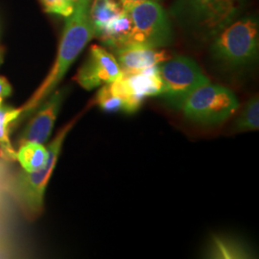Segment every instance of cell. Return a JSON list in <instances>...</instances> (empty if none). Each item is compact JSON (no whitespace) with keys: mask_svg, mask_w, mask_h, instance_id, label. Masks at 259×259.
Returning a JSON list of instances; mask_svg holds the SVG:
<instances>
[{"mask_svg":"<svg viewBox=\"0 0 259 259\" xmlns=\"http://www.w3.org/2000/svg\"><path fill=\"white\" fill-rule=\"evenodd\" d=\"M238 107V99L230 89L208 82L187 96L181 111L188 120L212 126L228 120Z\"/></svg>","mask_w":259,"mask_h":259,"instance_id":"obj_5","label":"cell"},{"mask_svg":"<svg viewBox=\"0 0 259 259\" xmlns=\"http://www.w3.org/2000/svg\"><path fill=\"white\" fill-rule=\"evenodd\" d=\"M121 0H92L89 10V17L97 37L103 29L116 19L123 11Z\"/></svg>","mask_w":259,"mask_h":259,"instance_id":"obj_15","label":"cell"},{"mask_svg":"<svg viewBox=\"0 0 259 259\" xmlns=\"http://www.w3.org/2000/svg\"><path fill=\"white\" fill-rule=\"evenodd\" d=\"M21 108L0 106V157L6 161L17 160V151L14 148L10 135L12 127L20 119Z\"/></svg>","mask_w":259,"mask_h":259,"instance_id":"obj_16","label":"cell"},{"mask_svg":"<svg viewBox=\"0 0 259 259\" xmlns=\"http://www.w3.org/2000/svg\"><path fill=\"white\" fill-rule=\"evenodd\" d=\"M65 89L56 90L37 107L21 134L19 144L28 141L42 144L47 142L54 129L56 121L65 100Z\"/></svg>","mask_w":259,"mask_h":259,"instance_id":"obj_9","label":"cell"},{"mask_svg":"<svg viewBox=\"0 0 259 259\" xmlns=\"http://www.w3.org/2000/svg\"><path fill=\"white\" fill-rule=\"evenodd\" d=\"M158 70L163 84L160 96L177 111L198 87L210 82L194 60L185 56L170 58L158 65Z\"/></svg>","mask_w":259,"mask_h":259,"instance_id":"obj_7","label":"cell"},{"mask_svg":"<svg viewBox=\"0 0 259 259\" xmlns=\"http://www.w3.org/2000/svg\"><path fill=\"white\" fill-rule=\"evenodd\" d=\"M69 1H70V2H71L73 5H74L75 7V6H76V5H77V4H78V3H79L81 0H69Z\"/></svg>","mask_w":259,"mask_h":259,"instance_id":"obj_22","label":"cell"},{"mask_svg":"<svg viewBox=\"0 0 259 259\" xmlns=\"http://www.w3.org/2000/svg\"><path fill=\"white\" fill-rule=\"evenodd\" d=\"M258 128V96H253L249 101H247L240 111V114L233 124V131L235 133H245L257 131Z\"/></svg>","mask_w":259,"mask_h":259,"instance_id":"obj_18","label":"cell"},{"mask_svg":"<svg viewBox=\"0 0 259 259\" xmlns=\"http://www.w3.org/2000/svg\"><path fill=\"white\" fill-rule=\"evenodd\" d=\"M125 9L129 11L133 20V32L127 47L163 48L173 42L172 21L169 14L158 2H142Z\"/></svg>","mask_w":259,"mask_h":259,"instance_id":"obj_6","label":"cell"},{"mask_svg":"<svg viewBox=\"0 0 259 259\" xmlns=\"http://www.w3.org/2000/svg\"><path fill=\"white\" fill-rule=\"evenodd\" d=\"M80 116H76L58 132L54 139L47 146V164L35 172L21 171L18 173L11 185V192L21 210L30 220L40 216L45 208V196L47 185L54 172L65 139L74 127Z\"/></svg>","mask_w":259,"mask_h":259,"instance_id":"obj_4","label":"cell"},{"mask_svg":"<svg viewBox=\"0 0 259 259\" xmlns=\"http://www.w3.org/2000/svg\"><path fill=\"white\" fill-rule=\"evenodd\" d=\"M94 102L102 111L129 114L139 111L142 104L131 92L122 75L111 83L101 85Z\"/></svg>","mask_w":259,"mask_h":259,"instance_id":"obj_10","label":"cell"},{"mask_svg":"<svg viewBox=\"0 0 259 259\" xmlns=\"http://www.w3.org/2000/svg\"><path fill=\"white\" fill-rule=\"evenodd\" d=\"M92 0H81L75 6L74 13L66 19L55 62L45 80L37 87L26 103L20 107L21 118H27L37 107L55 92L66 72L78 56L94 37V31L89 17Z\"/></svg>","mask_w":259,"mask_h":259,"instance_id":"obj_1","label":"cell"},{"mask_svg":"<svg viewBox=\"0 0 259 259\" xmlns=\"http://www.w3.org/2000/svg\"><path fill=\"white\" fill-rule=\"evenodd\" d=\"M113 55L115 56L123 74L136 73L157 66L172 58L164 49L140 46L115 49L113 50Z\"/></svg>","mask_w":259,"mask_h":259,"instance_id":"obj_11","label":"cell"},{"mask_svg":"<svg viewBox=\"0 0 259 259\" xmlns=\"http://www.w3.org/2000/svg\"><path fill=\"white\" fill-rule=\"evenodd\" d=\"M12 92L13 90L9 81L5 77L0 76V106L3 105L4 100L9 97Z\"/></svg>","mask_w":259,"mask_h":259,"instance_id":"obj_20","label":"cell"},{"mask_svg":"<svg viewBox=\"0 0 259 259\" xmlns=\"http://www.w3.org/2000/svg\"><path fill=\"white\" fill-rule=\"evenodd\" d=\"M248 0H174L169 16L195 38L212 40L238 19Z\"/></svg>","mask_w":259,"mask_h":259,"instance_id":"obj_2","label":"cell"},{"mask_svg":"<svg viewBox=\"0 0 259 259\" xmlns=\"http://www.w3.org/2000/svg\"><path fill=\"white\" fill-rule=\"evenodd\" d=\"M121 75L122 71L115 56L106 47L93 45L74 79L83 90L93 91L116 80Z\"/></svg>","mask_w":259,"mask_h":259,"instance_id":"obj_8","label":"cell"},{"mask_svg":"<svg viewBox=\"0 0 259 259\" xmlns=\"http://www.w3.org/2000/svg\"><path fill=\"white\" fill-rule=\"evenodd\" d=\"M0 58H1V53H0ZM1 60V59H0Z\"/></svg>","mask_w":259,"mask_h":259,"instance_id":"obj_23","label":"cell"},{"mask_svg":"<svg viewBox=\"0 0 259 259\" xmlns=\"http://www.w3.org/2000/svg\"><path fill=\"white\" fill-rule=\"evenodd\" d=\"M47 14L69 18L74 13V5L69 0H39Z\"/></svg>","mask_w":259,"mask_h":259,"instance_id":"obj_19","label":"cell"},{"mask_svg":"<svg viewBox=\"0 0 259 259\" xmlns=\"http://www.w3.org/2000/svg\"><path fill=\"white\" fill-rule=\"evenodd\" d=\"M206 255L209 258H249L250 252L240 240L228 235L214 234L208 242Z\"/></svg>","mask_w":259,"mask_h":259,"instance_id":"obj_14","label":"cell"},{"mask_svg":"<svg viewBox=\"0 0 259 259\" xmlns=\"http://www.w3.org/2000/svg\"><path fill=\"white\" fill-rule=\"evenodd\" d=\"M133 32V20L129 11L123 9L120 15L103 29L97 36L103 45L112 51L127 47Z\"/></svg>","mask_w":259,"mask_h":259,"instance_id":"obj_13","label":"cell"},{"mask_svg":"<svg viewBox=\"0 0 259 259\" xmlns=\"http://www.w3.org/2000/svg\"><path fill=\"white\" fill-rule=\"evenodd\" d=\"M209 51L213 61L227 69H238L256 62L258 18L253 15L235 19L213 37Z\"/></svg>","mask_w":259,"mask_h":259,"instance_id":"obj_3","label":"cell"},{"mask_svg":"<svg viewBox=\"0 0 259 259\" xmlns=\"http://www.w3.org/2000/svg\"><path fill=\"white\" fill-rule=\"evenodd\" d=\"M122 76L131 92L142 102L147 97L160 96L162 93L163 84L159 74L158 65L136 73H122Z\"/></svg>","mask_w":259,"mask_h":259,"instance_id":"obj_12","label":"cell"},{"mask_svg":"<svg viewBox=\"0 0 259 259\" xmlns=\"http://www.w3.org/2000/svg\"><path fill=\"white\" fill-rule=\"evenodd\" d=\"M149 1H155V2H158L160 0H121L122 2V5H123V8L125 7H128L131 5H135V4H138V3H142V2H149Z\"/></svg>","mask_w":259,"mask_h":259,"instance_id":"obj_21","label":"cell"},{"mask_svg":"<svg viewBox=\"0 0 259 259\" xmlns=\"http://www.w3.org/2000/svg\"><path fill=\"white\" fill-rule=\"evenodd\" d=\"M48 149L42 143L22 142L17 151V161L25 172H35L47 164Z\"/></svg>","mask_w":259,"mask_h":259,"instance_id":"obj_17","label":"cell"}]
</instances>
